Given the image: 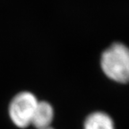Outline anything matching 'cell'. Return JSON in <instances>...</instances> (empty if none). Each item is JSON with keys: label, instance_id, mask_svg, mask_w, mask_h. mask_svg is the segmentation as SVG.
Returning a JSON list of instances; mask_svg holds the SVG:
<instances>
[{"label": "cell", "instance_id": "cell-1", "mask_svg": "<svg viewBox=\"0 0 129 129\" xmlns=\"http://www.w3.org/2000/svg\"><path fill=\"white\" fill-rule=\"evenodd\" d=\"M101 67L106 76L118 83H129V47L117 42L102 53Z\"/></svg>", "mask_w": 129, "mask_h": 129}, {"label": "cell", "instance_id": "cell-2", "mask_svg": "<svg viewBox=\"0 0 129 129\" xmlns=\"http://www.w3.org/2000/svg\"><path fill=\"white\" fill-rule=\"evenodd\" d=\"M39 101L30 92L23 91L14 97L9 107V114L14 124L20 128L31 125V120Z\"/></svg>", "mask_w": 129, "mask_h": 129}, {"label": "cell", "instance_id": "cell-3", "mask_svg": "<svg viewBox=\"0 0 129 129\" xmlns=\"http://www.w3.org/2000/svg\"><path fill=\"white\" fill-rule=\"evenodd\" d=\"M54 117V110L49 103L39 101L32 117L31 125L36 129H44L49 127Z\"/></svg>", "mask_w": 129, "mask_h": 129}, {"label": "cell", "instance_id": "cell-4", "mask_svg": "<svg viewBox=\"0 0 129 129\" xmlns=\"http://www.w3.org/2000/svg\"><path fill=\"white\" fill-rule=\"evenodd\" d=\"M84 129H115V126L112 118L108 114L98 111L87 117Z\"/></svg>", "mask_w": 129, "mask_h": 129}, {"label": "cell", "instance_id": "cell-5", "mask_svg": "<svg viewBox=\"0 0 129 129\" xmlns=\"http://www.w3.org/2000/svg\"><path fill=\"white\" fill-rule=\"evenodd\" d=\"M44 129H53V128H52V127L49 126V127H47V128H44Z\"/></svg>", "mask_w": 129, "mask_h": 129}]
</instances>
